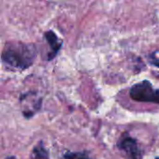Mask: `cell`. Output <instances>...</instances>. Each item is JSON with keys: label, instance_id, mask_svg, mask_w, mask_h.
<instances>
[{"label": "cell", "instance_id": "obj_1", "mask_svg": "<svg viewBox=\"0 0 159 159\" xmlns=\"http://www.w3.org/2000/svg\"><path fill=\"white\" fill-rule=\"evenodd\" d=\"M36 50L34 46L11 42L7 43L2 53V60L8 67L13 69H26L34 62Z\"/></svg>", "mask_w": 159, "mask_h": 159}, {"label": "cell", "instance_id": "obj_2", "mask_svg": "<svg viewBox=\"0 0 159 159\" xmlns=\"http://www.w3.org/2000/svg\"><path fill=\"white\" fill-rule=\"evenodd\" d=\"M132 100L141 102H154L159 104V89H155L149 81L135 84L129 90Z\"/></svg>", "mask_w": 159, "mask_h": 159}, {"label": "cell", "instance_id": "obj_3", "mask_svg": "<svg viewBox=\"0 0 159 159\" xmlns=\"http://www.w3.org/2000/svg\"><path fill=\"white\" fill-rule=\"evenodd\" d=\"M118 146L125 151L131 159H139L140 158V152L137 145V143L134 139L130 137L124 138L118 144Z\"/></svg>", "mask_w": 159, "mask_h": 159}, {"label": "cell", "instance_id": "obj_4", "mask_svg": "<svg viewBox=\"0 0 159 159\" xmlns=\"http://www.w3.org/2000/svg\"><path fill=\"white\" fill-rule=\"evenodd\" d=\"M45 37H46V39L48 42L49 47H50V51L48 54V60H51L56 56V54L60 50V48L61 47V41L58 38V36L52 31L46 32Z\"/></svg>", "mask_w": 159, "mask_h": 159}, {"label": "cell", "instance_id": "obj_5", "mask_svg": "<svg viewBox=\"0 0 159 159\" xmlns=\"http://www.w3.org/2000/svg\"><path fill=\"white\" fill-rule=\"evenodd\" d=\"M33 158L34 159H48V153L42 146V143L37 145L33 151Z\"/></svg>", "mask_w": 159, "mask_h": 159}, {"label": "cell", "instance_id": "obj_6", "mask_svg": "<svg viewBox=\"0 0 159 159\" xmlns=\"http://www.w3.org/2000/svg\"><path fill=\"white\" fill-rule=\"evenodd\" d=\"M63 159H90L84 153H75V152H67L64 154Z\"/></svg>", "mask_w": 159, "mask_h": 159}, {"label": "cell", "instance_id": "obj_7", "mask_svg": "<svg viewBox=\"0 0 159 159\" xmlns=\"http://www.w3.org/2000/svg\"><path fill=\"white\" fill-rule=\"evenodd\" d=\"M149 61L152 64L159 68V50H155L149 55Z\"/></svg>", "mask_w": 159, "mask_h": 159}, {"label": "cell", "instance_id": "obj_8", "mask_svg": "<svg viewBox=\"0 0 159 159\" xmlns=\"http://www.w3.org/2000/svg\"><path fill=\"white\" fill-rule=\"evenodd\" d=\"M156 159H159V157H157V158H156Z\"/></svg>", "mask_w": 159, "mask_h": 159}]
</instances>
